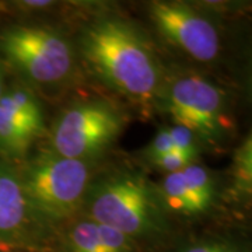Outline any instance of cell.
<instances>
[{
    "label": "cell",
    "mask_w": 252,
    "mask_h": 252,
    "mask_svg": "<svg viewBox=\"0 0 252 252\" xmlns=\"http://www.w3.org/2000/svg\"><path fill=\"white\" fill-rule=\"evenodd\" d=\"M81 54L93 72L112 90L146 102L157 94L161 70L152 48L132 24L101 17L81 34Z\"/></svg>",
    "instance_id": "cell-1"
},
{
    "label": "cell",
    "mask_w": 252,
    "mask_h": 252,
    "mask_svg": "<svg viewBox=\"0 0 252 252\" xmlns=\"http://www.w3.org/2000/svg\"><path fill=\"white\" fill-rule=\"evenodd\" d=\"M81 206L90 220L117 230L137 245L157 241L170 230L157 185L136 172H111L95 180Z\"/></svg>",
    "instance_id": "cell-2"
},
{
    "label": "cell",
    "mask_w": 252,
    "mask_h": 252,
    "mask_svg": "<svg viewBox=\"0 0 252 252\" xmlns=\"http://www.w3.org/2000/svg\"><path fill=\"white\" fill-rule=\"evenodd\" d=\"M28 213L55 224L74 215L89 188L87 162L63 157L52 149L32 157L18 172Z\"/></svg>",
    "instance_id": "cell-3"
},
{
    "label": "cell",
    "mask_w": 252,
    "mask_h": 252,
    "mask_svg": "<svg viewBox=\"0 0 252 252\" xmlns=\"http://www.w3.org/2000/svg\"><path fill=\"white\" fill-rule=\"evenodd\" d=\"M125 117L104 99L79 101L56 118L51 144L63 157L89 162L104 153L122 133Z\"/></svg>",
    "instance_id": "cell-4"
},
{
    "label": "cell",
    "mask_w": 252,
    "mask_h": 252,
    "mask_svg": "<svg viewBox=\"0 0 252 252\" xmlns=\"http://www.w3.org/2000/svg\"><path fill=\"white\" fill-rule=\"evenodd\" d=\"M0 48L18 72L36 84L59 83L72 72V46L52 30L10 27L0 36Z\"/></svg>",
    "instance_id": "cell-5"
},
{
    "label": "cell",
    "mask_w": 252,
    "mask_h": 252,
    "mask_svg": "<svg viewBox=\"0 0 252 252\" xmlns=\"http://www.w3.org/2000/svg\"><path fill=\"white\" fill-rule=\"evenodd\" d=\"M167 109L177 125L185 126L199 142L217 144L225 130L224 94L199 76H184L172 81L167 93Z\"/></svg>",
    "instance_id": "cell-6"
},
{
    "label": "cell",
    "mask_w": 252,
    "mask_h": 252,
    "mask_svg": "<svg viewBox=\"0 0 252 252\" xmlns=\"http://www.w3.org/2000/svg\"><path fill=\"white\" fill-rule=\"evenodd\" d=\"M150 17L162 36L196 61L215 59L220 49L216 27L198 10L180 1H154Z\"/></svg>",
    "instance_id": "cell-7"
},
{
    "label": "cell",
    "mask_w": 252,
    "mask_h": 252,
    "mask_svg": "<svg viewBox=\"0 0 252 252\" xmlns=\"http://www.w3.org/2000/svg\"><path fill=\"white\" fill-rule=\"evenodd\" d=\"M62 252H140L139 245L119 231L93 220L79 221L62 238Z\"/></svg>",
    "instance_id": "cell-8"
},
{
    "label": "cell",
    "mask_w": 252,
    "mask_h": 252,
    "mask_svg": "<svg viewBox=\"0 0 252 252\" xmlns=\"http://www.w3.org/2000/svg\"><path fill=\"white\" fill-rule=\"evenodd\" d=\"M27 216V202L18 172L0 162V240L11 241L21 235Z\"/></svg>",
    "instance_id": "cell-9"
},
{
    "label": "cell",
    "mask_w": 252,
    "mask_h": 252,
    "mask_svg": "<svg viewBox=\"0 0 252 252\" xmlns=\"http://www.w3.org/2000/svg\"><path fill=\"white\" fill-rule=\"evenodd\" d=\"M44 130V119L28 115L0 99V150L21 157Z\"/></svg>",
    "instance_id": "cell-10"
},
{
    "label": "cell",
    "mask_w": 252,
    "mask_h": 252,
    "mask_svg": "<svg viewBox=\"0 0 252 252\" xmlns=\"http://www.w3.org/2000/svg\"><path fill=\"white\" fill-rule=\"evenodd\" d=\"M175 252H250L244 244L224 237H202L184 244Z\"/></svg>",
    "instance_id": "cell-11"
},
{
    "label": "cell",
    "mask_w": 252,
    "mask_h": 252,
    "mask_svg": "<svg viewBox=\"0 0 252 252\" xmlns=\"http://www.w3.org/2000/svg\"><path fill=\"white\" fill-rule=\"evenodd\" d=\"M168 132L171 136L172 146L177 152L182 153L185 157H188L190 161L193 162L195 157L199 152V140L196 136L193 135L185 126L172 125L168 127Z\"/></svg>",
    "instance_id": "cell-12"
},
{
    "label": "cell",
    "mask_w": 252,
    "mask_h": 252,
    "mask_svg": "<svg viewBox=\"0 0 252 252\" xmlns=\"http://www.w3.org/2000/svg\"><path fill=\"white\" fill-rule=\"evenodd\" d=\"M251 140L248 139L245 143L240 147L235 157V177L244 192L251 190V178H252V158H251Z\"/></svg>",
    "instance_id": "cell-13"
},
{
    "label": "cell",
    "mask_w": 252,
    "mask_h": 252,
    "mask_svg": "<svg viewBox=\"0 0 252 252\" xmlns=\"http://www.w3.org/2000/svg\"><path fill=\"white\" fill-rule=\"evenodd\" d=\"M172 149H174V146H172L171 136H170L168 127H167V129H161V130L152 139V142L149 143V146H147L146 150H144V156H146L150 161H154L156 158L161 157L164 154L170 153Z\"/></svg>",
    "instance_id": "cell-14"
},
{
    "label": "cell",
    "mask_w": 252,
    "mask_h": 252,
    "mask_svg": "<svg viewBox=\"0 0 252 252\" xmlns=\"http://www.w3.org/2000/svg\"><path fill=\"white\" fill-rule=\"evenodd\" d=\"M152 162H153L157 168H160L161 171L167 172V174H172V172L184 170V168H185L187 165H189L192 161L189 160L188 157H185L182 153L177 152L175 149H172L170 153L164 154V156L156 158V160Z\"/></svg>",
    "instance_id": "cell-15"
},
{
    "label": "cell",
    "mask_w": 252,
    "mask_h": 252,
    "mask_svg": "<svg viewBox=\"0 0 252 252\" xmlns=\"http://www.w3.org/2000/svg\"><path fill=\"white\" fill-rule=\"evenodd\" d=\"M3 94V79H1V72H0V97Z\"/></svg>",
    "instance_id": "cell-16"
}]
</instances>
